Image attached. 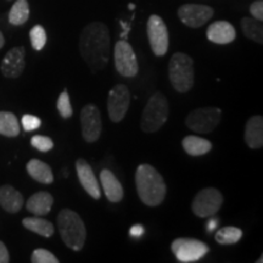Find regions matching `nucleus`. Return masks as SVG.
<instances>
[{"instance_id": "30", "label": "nucleus", "mask_w": 263, "mask_h": 263, "mask_svg": "<svg viewBox=\"0 0 263 263\" xmlns=\"http://www.w3.org/2000/svg\"><path fill=\"white\" fill-rule=\"evenodd\" d=\"M31 261L33 263H59L57 256L45 249L34 250L32 254Z\"/></svg>"}, {"instance_id": "11", "label": "nucleus", "mask_w": 263, "mask_h": 263, "mask_svg": "<svg viewBox=\"0 0 263 263\" xmlns=\"http://www.w3.org/2000/svg\"><path fill=\"white\" fill-rule=\"evenodd\" d=\"M130 105V91L126 84H116L108 93V117L115 123L123 120Z\"/></svg>"}, {"instance_id": "16", "label": "nucleus", "mask_w": 263, "mask_h": 263, "mask_svg": "<svg viewBox=\"0 0 263 263\" xmlns=\"http://www.w3.org/2000/svg\"><path fill=\"white\" fill-rule=\"evenodd\" d=\"M206 37L215 44H229L236 37V31L228 21H216L209 26L206 31Z\"/></svg>"}, {"instance_id": "29", "label": "nucleus", "mask_w": 263, "mask_h": 263, "mask_svg": "<svg viewBox=\"0 0 263 263\" xmlns=\"http://www.w3.org/2000/svg\"><path fill=\"white\" fill-rule=\"evenodd\" d=\"M58 111L60 114L62 118H70L72 115H73V108H72L70 95H68L67 90H64L60 94V97L58 99Z\"/></svg>"}, {"instance_id": "8", "label": "nucleus", "mask_w": 263, "mask_h": 263, "mask_svg": "<svg viewBox=\"0 0 263 263\" xmlns=\"http://www.w3.org/2000/svg\"><path fill=\"white\" fill-rule=\"evenodd\" d=\"M172 252L179 262L192 263L200 261L209 254L210 248L205 242L194 238H178L171 245Z\"/></svg>"}, {"instance_id": "17", "label": "nucleus", "mask_w": 263, "mask_h": 263, "mask_svg": "<svg viewBox=\"0 0 263 263\" xmlns=\"http://www.w3.org/2000/svg\"><path fill=\"white\" fill-rule=\"evenodd\" d=\"M100 182L103 190L110 202H120L123 199L124 192L122 184L117 179V177L110 170L105 168L100 172Z\"/></svg>"}, {"instance_id": "28", "label": "nucleus", "mask_w": 263, "mask_h": 263, "mask_svg": "<svg viewBox=\"0 0 263 263\" xmlns=\"http://www.w3.org/2000/svg\"><path fill=\"white\" fill-rule=\"evenodd\" d=\"M29 39H31L32 48L34 50L41 51L47 44V32H45L44 27L41 25H35L29 32Z\"/></svg>"}, {"instance_id": "9", "label": "nucleus", "mask_w": 263, "mask_h": 263, "mask_svg": "<svg viewBox=\"0 0 263 263\" xmlns=\"http://www.w3.org/2000/svg\"><path fill=\"white\" fill-rule=\"evenodd\" d=\"M114 57L115 67H116L118 73L127 78L136 77L138 71H139V64H138L136 52L126 39L116 43Z\"/></svg>"}, {"instance_id": "18", "label": "nucleus", "mask_w": 263, "mask_h": 263, "mask_svg": "<svg viewBox=\"0 0 263 263\" xmlns=\"http://www.w3.org/2000/svg\"><path fill=\"white\" fill-rule=\"evenodd\" d=\"M54 205V197L50 193L39 192L33 194L26 202V209L34 216L44 217L50 212L51 207Z\"/></svg>"}, {"instance_id": "37", "label": "nucleus", "mask_w": 263, "mask_h": 263, "mask_svg": "<svg viewBox=\"0 0 263 263\" xmlns=\"http://www.w3.org/2000/svg\"><path fill=\"white\" fill-rule=\"evenodd\" d=\"M121 26H122L123 29H124L122 34H121V37H122V39H127V37H128V32H129L130 27L126 24V22H123V21H121Z\"/></svg>"}, {"instance_id": "15", "label": "nucleus", "mask_w": 263, "mask_h": 263, "mask_svg": "<svg viewBox=\"0 0 263 263\" xmlns=\"http://www.w3.org/2000/svg\"><path fill=\"white\" fill-rule=\"evenodd\" d=\"M76 171H77L78 179L83 189L95 200H99L101 196V190L99 182L93 172V168L87 161L83 159H78L76 162Z\"/></svg>"}, {"instance_id": "3", "label": "nucleus", "mask_w": 263, "mask_h": 263, "mask_svg": "<svg viewBox=\"0 0 263 263\" xmlns=\"http://www.w3.org/2000/svg\"><path fill=\"white\" fill-rule=\"evenodd\" d=\"M57 222L65 245L73 251H80L83 249L87 239V229L81 216L73 210L64 209L58 215Z\"/></svg>"}, {"instance_id": "33", "label": "nucleus", "mask_w": 263, "mask_h": 263, "mask_svg": "<svg viewBox=\"0 0 263 263\" xmlns=\"http://www.w3.org/2000/svg\"><path fill=\"white\" fill-rule=\"evenodd\" d=\"M250 12H251L252 17L262 22L263 20V2L262 0H256L250 5Z\"/></svg>"}, {"instance_id": "14", "label": "nucleus", "mask_w": 263, "mask_h": 263, "mask_svg": "<svg viewBox=\"0 0 263 263\" xmlns=\"http://www.w3.org/2000/svg\"><path fill=\"white\" fill-rule=\"evenodd\" d=\"M25 47H15L6 52L3 59L0 70L6 78H17L22 74L26 67Z\"/></svg>"}, {"instance_id": "31", "label": "nucleus", "mask_w": 263, "mask_h": 263, "mask_svg": "<svg viewBox=\"0 0 263 263\" xmlns=\"http://www.w3.org/2000/svg\"><path fill=\"white\" fill-rule=\"evenodd\" d=\"M31 145L42 153H48L54 147V141L49 137L45 136H34L31 139Z\"/></svg>"}, {"instance_id": "12", "label": "nucleus", "mask_w": 263, "mask_h": 263, "mask_svg": "<svg viewBox=\"0 0 263 263\" xmlns=\"http://www.w3.org/2000/svg\"><path fill=\"white\" fill-rule=\"evenodd\" d=\"M82 137L87 143H94L101 136L103 121L99 108L93 104H88L82 108L81 112Z\"/></svg>"}, {"instance_id": "2", "label": "nucleus", "mask_w": 263, "mask_h": 263, "mask_svg": "<svg viewBox=\"0 0 263 263\" xmlns=\"http://www.w3.org/2000/svg\"><path fill=\"white\" fill-rule=\"evenodd\" d=\"M137 193L141 202L146 206L156 207L163 202L167 186L163 177L151 164H140L136 172Z\"/></svg>"}, {"instance_id": "1", "label": "nucleus", "mask_w": 263, "mask_h": 263, "mask_svg": "<svg viewBox=\"0 0 263 263\" xmlns=\"http://www.w3.org/2000/svg\"><path fill=\"white\" fill-rule=\"evenodd\" d=\"M80 51L93 73L103 71L111 54V38L107 26L99 21L85 26L80 35Z\"/></svg>"}, {"instance_id": "13", "label": "nucleus", "mask_w": 263, "mask_h": 263, "mask_svg": "<svg viewBox=\"0 0 263 263\" xmlns=\"http://www.w3.org/2000/svg\"><path fill=\"white\" fill-rule=\"evenodd\" d=\"M213 10L209 5L184 4L178 9V17L184 25L190 28H200L212 18Z\"/></svg>"}, {"instance_id": "34", "label": "nucleus", "mask_w": 263, "mask_h": 263, "mask_svg": "<svg viewBox=\"0 0 263 263\" xmlns=\"http://www.w3.org/2000/svg\"><path fill=\"white\" fill-rule=\"evenodd\" d=\"M10 262V255L5 244L0 241V263H8Z\"/></svg>"}, {"instance_id": "39", "label": "nucleus", "mask_w": 263, "mask_h": 263, "mask_svg": "<svg viewBox=\"0 0 263 263\" xmlns=\"http://www.w3.org/2000/svg\"><path fill=\"white\" fill-rule=\"evenodd\" d=\"M134 8H136V5H134V4H129V9H130V10H133Z\"/></svg>"}, {"instance_id": "7", "label": "nucleus", "mask_w": 263, "mask_h": 263, "mask_svg": "<svg viewBox=\"0 0 263 263\" xmlns=\"http://www.w3.org/2000/svg\"><path fill=\"white\" fill-rule=\"evenodd\" d=\"M223 203V195L216 188H205L200 190L194 197L192 210L194 215L200 218H210L215 216Z\"/></svg>"}, {"instance_id": "10", "label": "nucleus", "mask_w": 263, "mask_h": 263, "mask_svg": "<svg viewBox=\"0 0 263 263\" xmlns=\"http://www.w3.org/2000/svg\"><path fill=\"white\" fill-rule=\"evenodd\" d=\"M147 38L151 50L156 57H163L167 54L170 47L168 29L164 21L159 15H151L147 21Z\"/></svg>"}, {"instance_id": "19", "label": "nucleus", "mask_w": 263, "mask_h": 263, "mask_svg": "<svg viewBox=\"0 0 263 263\" xmlns=\"http://www.w3.org/2000/svg\"><path fill=\"white\" fill-rule=\"evenodd\" d=\"M245 141L251 149H261L263 146V117L252 116L245 126Z\"/></svg>"}, {"instance_id": "6", "label": "nucleus", "mask_w": 263, "mask_h": 263, "mask_svg": "<svg viewBox=\"0 0 263 263\" xmlns=\"http://www.w3.org/2000/svg\"><path fill=\"white\" fill-rule=\"evenodd\" d=\"M222 111L218 107L195 108L185 118V126L196 133H211L221 122Z\"/></svg>"}, {"instance_id": "32", "label": "nucleus", "mask_w": 263, "mask_h": 263, "mask_svg": "<svg viewBox=\"0 0 263 263\" xmlns=\"http://www.w3.org/2000/svg\"><path fill=\"white\" fill-rule=\"evenodd\" d=\"M22 127L26 132H31V130H35L41 127L42 121L41 118H38L37 116H33V115H25L22 117Z\"/></svg>"}, {"instance_id": "38", "label": "nucleus", "mask_w": 263, "mask_h": 263, "mask_svg": "<svg viewBox=\"0 0 263 263\" xmlns=\"http://www.w3.org/2000/svg\"><path fill=\"white\" fill-rule=\"evenodd\" d=\"M5 44V39H4V35H3V33L0 32V49L4 47Z\"/></svg>"}, {"instance_id": "35", "label": "nucleus", "mask_w": 263, "mask_h": 263, "mask_svg": "<svg viewBox=\"0 0 263 263\" xmlns=\"http://www.w3.org/2000/svg\"><path fill=\"white\" fill-rule=\"evenodd\" d=\"M143 234H144V227L141 224H136L130 227L129 229L130 236H133V238H140Z\"/></svg>"}, {"instance_id": "20", "label": "nucleus", "mask_w": 263, "mask_h": 263, "mask_svg": "<svg viewBox=\"0 0 263 263\" xmlns=\"http://www.w3.org/2000/svg\"><path fill=\"white\" fill-rule=\"evenodd\" d=\"M0 206L9 213H17L24 206V196L11 185L0 186Z\"/></svg>"}, {"instance_id": "23", "label": "nucleus", "mask_w": 263, "mask_h": 263, "mask_svg": "<svg viewBox=\"0 0 263 263\" xmlns=\"http://www.w3.org/2000/svg\"><path fill=\"white\" fill-rule=\"evenodd\" d=\"M22 226L26 229L35 233V234L43 236V238H50V236L54 235L55 232L52 223L39 216L26 217L24 221H22Z\"/></svg>"}, {"instance_id": "26", "label": "nucleus", "mask_w": 263, "mask_h": 263, "mask_svg": "<svg viewBox=\"0 0 263 263\" xmlns=\"http://www.w3.org/2000/svg\"><path fill=\"white\" fill-rule=\"evenodd\" d=\"M29 18V4L27 0H16L10 9L9 22L14 26L25 25Z\"/></svg>"}, {"instance_id": "25", "label": "nucleus", "mask_w": 263, "mask_h": 263, "mask_svg": "<svg viewBox=\"0 0 263 263\" xmlns=\"http://www.w3.org/2000/svg\"><path fill=\"white\" fill-rule=\"evenodd\" d=\"M241 29L246 38L251 39L258 44L263 43V27L261 21L254 17H242Z\"/></svg>"}, {"instance_id": "4", "label": "nucleus", "mask_w": 263, "mask_h": 263, "mask_svg": "<svg viewBox=\"0 0 263 263\" xmlns=\"http://www.w3.org/2000/svg\"><path fill=\"white\" fill-rule=\"evenodd\" d=\"M170 116V104L167 98L156 91L147 101L141 115L140 128L145 133H155L164 126Z\"/></svg>"}, {"instance_id": "24", "label": "nucleus", "mask_w": 263, "mask_h": 263, "mask_svg": "<svg viewBox=\"0 0 263 263\" xmlns=\"http://www.w3.org/2000/svg\"><path fill=\"white\" fill-rule=\"evenodd\" d=\"M20 122L17 117L9 111H0V134L4 137L14 138L20 134Z\"/></svg>"}, {"instance_id": "22", "label": "nucleus", "mask_w": 263, "mask_h": 263, "mask_svg": "<svg viewBox=\"0 0 263 263\" xmlns=\"http://www.w3.org/2000/svg\"><path fill=\"white\" fill-rule=\"evenodd\" d=\"M183 149L190 156L206 155L212 149V143L210 140L196 136H188L182 141Z\"/></svg>"}, {"instance_id": "27", "label": "nucleus", "mask_w": 263, "mask_h": 263, "mask_svg": "<svg viewBox=\"0 0 263 263\" xmlns=\"http://www.w3.org/2000/svg\"><path fill=\"white\" fill-rule=\"evenodd\" d=\"M242 232L236 227H223L216 233V241L221 245H234L240 241Z\"/></svg>"}, {"instance_id": "36", "label": "nucleus", "mask_w": 263, "mask_h": 263, "mask_svg": "<svg viewBox=\"0 0 263 263\" xmlns=\"http://www.w3.org/2000/svg\"><path fill=\"white\" fill-rule=\"evenodd\" d=\"M218 224H219L218 218H211L209 221V223H207V230H209V232H213V230L217 229Z\"/></svg>"}, {"instance_id": "21", "label": "nucleus", "mask_w": 263, "mask_h": 263, "mask_svg": "<svg viewBox=\"0 0 263 263\" xmlns=\"http://www.w3.org/2000/svg\"><path fill=\"white\" fill-rule=\"evenodd\" d=\"M27 172L33 179L42 184H51L54 182V174L48 163L43 162L41 160L33 159L28 161Z\"/></svg>"}, {"instance_id": "5", "label": "nucleus", "mask_w": 263, "mask_h": 263, "mask_svg": "<svg viewBox=\"0 0 263 263\" xmlns=\"http://www.w3.org/2000/svg\"><path fill=\"white\" fill-rule=\"evenodd\" d=\"M168 74L174 89L188 93L194 85V60L184 52H176L170 60Z\"/></svg>"}]
</instances>
